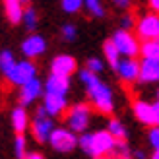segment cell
<instances>
[{
	"label": "cell",
	"mask_w": 159,
	"mask_h": 159,
	"mask_svg": "<svg viewBox=\"0 0 159 159\" xmlns=\"http://www.w3.org/2000/svg\"><path fill=\"white\" fill-rule=\"evenodd\" d=\"M78 70V62L72 54H58L51 60V74L58 78H70Z\"/></svg>",
	"instance_id": "obj_9"
},
{
	"label": "cell",
	"mask_w": 159,
	"mask_h": 159,
	"mask_svg": "<svg viewBox=\"0 0 159 159\" xmlns=\"http://www.w3.org/2000/svg\"><path fill=\"white\" fill-rule=\"evenodd\" d=\"M60 35H62V39L64 41H74V39L78 37V29H76V25L74 23H64V25L60 27Z\"/></svg>",
	"instance_id": "obj_28"
},
{
	"label": "cell",
	"mask_w": 159,
	"mask_h": 159,
	"mask_svg": "<svg viewBox=\"0 0 159 159\" xmlns=\"http://www.w3.org/2000/svg\"><path fill=\"white\" fill-rule=\"evenodd\" d=\"M132 111H134V116H136L142 124L155 126V113H153V105H152V103L138 99V101H134Z\"/></svg>",
	"instance_id": "obj_14"
},
{
	"label": "cell",
	"mask_w": 159,
	"mask_h": 159,
	"mask_svg": "<svg viewBox=\"0 0 159 159\" xmlns=\"http://www.w3.org/2000/svg\"><path fill=\"white\" fill-rule=\"evenodd\" d=\"M80 80H82V84L85 85L87 89V97L91 99V103L95 105V109L99 111V113H113L115 109V101H113V89L105 84L101 82L97 74L89 72L87 68L80 70Z\"/></svg>",
	"instance_id": "obj_1"
},
{
	"label": "cell",
	"mask_w": 159,
	"mask_h": 159,
	"mask_svg": "<svg viewBox=\"0 0 159 159\" xmlns=\"http://www.w3.org/2000/svg\"><path fill=\"white\" fill-rule=\"evenodd\" d=\"M23 2L21 0H4V12H6V18L10 23H20L23 20Z\"/></svg>",
	"instance_id": "obj_18"
},
{
	"label": "cell",
	"mask_w": 159,
	"mask_h": 159,
	"mask_svg": "<svg viewBox=\"0 0 159 159\" xmlns=\"http://www.w3.org/2000/svg\"><path fill=\"white\" fill-rule=\"evenodd\" d=\"M25 159H45L39 152H27V155H25Z\"/></svg>",
	"instance_id": "obj_35"
},
{
	"label": "cell",
	"mask_w": 159,
	"mask_h": 159,
	"mask_svg": "<svg viewBox=\"0 0 159 159\" xmlns=\"http://www.w3.org/2000/svg\"><path fill=\"white\" fill-rule=\"evenodd\" d=\"M84 2L85 0H60V6L66 14H76L84 8Z\"/></svg>",
	"instance_id": "obj_27"
},
{
	"label": "cell",
	"mask_w": 159,
	"mask_h": 159,
	"mask_svg": "<svg viewBox=\"0 0 159 159\" xmlns=\"http://www.w3.org/2000/svg\"><path fill=\"white\" fill-rule=\"evenodd\" d=\"M134 16H130V14H126L124 18H122V29H126V31H130V27L134 25Z\"/></svg>",
	"instance_id": "obj_31"
},
{
	"label": "cell",
	"mask_w": 159,
	"mask_h": 159,
	"mask_svg": "<svg viewBox=\"0 0 159 159\" xmlns=\"http://www.w3.org/2000/svg\"><path fill=\"white\" fill-rule=\"evenodd\" d=\"M49 144L54 152H60V153H70L78 148V136L76 132H72L70 128H64V126H58L54 128L51 138H49Z\"/></svg>",
	"instance_id": "obj_3"
},
{
	"label": "cell",
	"mask_w": 159,
	"mask_h": 159,
	"mask_svg": "<svg viewBox=\"0 0 159 159\" xmlns=\"http://www.w3.org/2000/svg\"><path fill=\"white\" fill-rule=\"evenodd\" d=\"M91 138H93V157H105L116 149V140L107 130L91 132Z\"/></svg>",
	"instance_id": "obj_8"
},
{
	"label": "cell",
	"mask_w": 159,
	"mask_h": 159,
	"mask_svg": "<svg viewBox=\"0 0 159 159\" xmlns=\"http://www.w3.org/2000/svg\"><path fill=\"white\" fill-rule=\"evenodd\" d=\"M70 89V80L68 78H58V76H49L45 82V93H51V95H62L66 97V93Z\"/></svg>",
	"instance_id": "obj_15"
},
{
	"label": "cell",
	"mask_w": 159,
	"mask_h": 159,
	"mask_svg": "<svg viewBox=\"0 0 159 159\" xmlns=\"http://www.w3.org/2000/svg\"><path fill=\"white\" fill-rule=\"evenodd\" d=\"M111 41L115 43V47L118 49V52H120V57H124V58H134L140 52L138 37L134 33H130V31H126V29L115 31V35L111 37Z\"/></svg>",
	"instance_id": "obj_4"
},
{
	"label": "cell",
	"mask_w": 159,
	"mask_h": 159,
	"mask_svg": "<svg viewBox=\"0 0 159 159\" xmlns=\"http://www.w3.org/2000/svg\"><path fill=\"white\" fill-rule=\"evenodd\" d=\"M45 91V84H41V80H31V82L27 84H23L20 87V95H18V99H20V105L21 107H27L31 105V103H35L37 97Z\"/></svg>",
	"instance_id": "obj_11"
},
{
	"label": "cell",
	"mask_w": 159,
	"mask_h": 159,
	"mask_svg": "<svg viewBox=\"0 0 159 159\" xmlns=\"http://www.w3.org/2000/svg\"><path fill=\"white\" fill-rule=\"evenodd\" d=\"M93 159H109V157H93Z\"/></svg>",
	"instance_id": "obj_39"
},
{
	"label": "cell",
	"mask_w": 159,
	"mask_h": 159,
	"mask_svg": "<svg viewBox=\"0 0 159 159\" xmlns=\"http://www.w3.org/2000/svg\"><path fill=\"white\" fill-rule=\"evenodd\" d=\"M78 148L82 149L84 153L93 157V138H91V132H84L82 136L78 138Z\"/></svg>",
	"instance_id": "obj_26"
},
{
	"label": "cell",
	"mask_w": 159,
	"mask_h": 159,
	"mask_svg": "<svg viewBox=\"0 0 159 159\" xmlns=\"http://www.w3.org/2000/svg\"><path fill=\"white\" fill-rule=\"evenodd\" d=\"M12 126H14V130H16L18 136H21V134L27 130V126H29V115H27L25 107H21V105L14 107V111H12Z\"/></svg>",
	"instance_id": "obj_17"
},
{
	"label": "cell",
	"mask_w": 159,
	"mask_h": 159,
	"mask_svg": "<svg viewBox=\"0 0 159 159\" xmlns=\"http://www.w3.org/2000/svg\"><path fill=\"white\" fill-rule=\"evenodd\" d=\"M136 33L142 41H155L159 39V16L149 12L136 21Z\"/></svg>",
	"instance_id": "obj_7"
},
{
	"label": "cell",
	"mask_w": 159,
	"mask_h": 159,
	"mask_svg": "<svg viewBox=\"0 0 159 159\" xmlns=\"http://www.w3.org/2000/svg\"><path fill=\"white\" fill-rule=\"evenodd\" d=\"M134 157L136 159H146V153L142 152V149H136V152H134Z\"/></svg>",
	"instance_id": "obj_36"
},
{
	"label": "cell",
	"mask_w": 159,
	"mask_h": 159,
	"mask_svg": "<svg viewBox=\"0 0 159 159\" xmlns=\"http://www.w3.org/2000/svg\"><path fill=\"white\" fill-rule=\"evenodd\" d=\"M14 155H16V159H25V155H27V140H25V136H16V140H14Z\"/></svg>",
	"instance_id": "obj_25"
},
{
	"label": "cell",
	"mask_w": 159,
	"mask_h": 159,
	"mask_svg": "<svg viewBox=\"0 0 159 159\" xmlns=\"http://www.w3.org/2000/svg\"><path fill=\"white\" fill-rule=\"evenodd\" d=\"M148 142L153 148V152H159V126H152L148 132Z\"/></svg>",
	"instance_id": "obj_30"
},
{
	"label": "cell",
	"mask_w": 159,
	"mask_h": 159,
	"mask_svg": "<svg viewBox=\"0 0 159 159\" xmlns=\"http://www.w3.org/2000/svg\"><path fill=\"white\" fill-rule=\"evenodd\" d=\"M43 107L47 111V115L52 118V116H60L62 113H64V111L68 109V103H66V97H62V95L45 93L43 95Z\"/></svg>",
	"instance_id": "obj_13"
},
{
	"label": "cell",
	"mask_w": 159,
	"mask_h": 159,
	"mask_svg": "<svg viewBox=\"0 0 159 159\" xmlns=\"http://www.w3.org/2000/svg\"><path fill=\"white\" fill-rule=\"evenodd\" d=\"M85 68L89 70V72H93V74H101L103 70H105V64H103V60L101 58H95V57H91V58H87V64H85Z\"/></svg>",
	"instance_id": "obj_29"
},
{
	"label": "cell",
	"mask_w": 159,
	"mask_h": 159,
	"mask_svg": "<svg viewBox=\"0 0 159 159\" xmlns=\"http://www.w3.org/2000/svg\"><path fill=\"white\" fill-rule=\"evenodd\" d=\"M140 54L144 60L159 62V39H155V41H144L140 45Z\"/></svg>",
	"instance_id": "obj_20"
},
{
	"label": "cell",
	"mask_w": 159,
	"mask_h": 159,
	"mask_svg": "<svg viewBox=\"0 0 159 159\" xmlns=\"http://www.w3.org/2000/svg\"><path fill=\"white\" fill-rule=\"evenodd\" d=\"M130 2H132V0H113V4L116 8H120V10H126V8L130 6Z\"/></svg>",
	"instance_id": "obj_32"
},
{
	"label": "cell",
	"mask_w": 159,
	"mask_h": 159,
	"mask_svg": "<svg viewBox=\"0 0 159 159\" xmlns=\"http://www.w3.org/2000/svg\"><path fill=\"white\" fill-rule=\"evenodd\" d=\"M149 159H159V152H153V155L149 157Z\"/></svg>",
	"instance_id": "obj_37"
},
{
	"label": "cell",
	"mask_w": 159,
	"mask_h": 159,
	"mask_svg": "<svg viewBox=\"0 0 159 159\" xmlns=\"http://www.w3.org/2000/svg\"><path fill=\"white\" fill-rule=\"evenodd\" d=\"M45 51H47V39L43 35L31 33L21 41V52L27 60H33L37 57H41Z\"/></svg>",
	"instance_id": "obj_10"
},
{
	"label": "cell",
	"mask_w": 159,
	"mask_h": 159,
	"mask_svg": "<svg viewBox=\"0 0 159 159\" xmlns=\"http://www.w3.org/2000/svg\"><path fill=\"white\" fill-rule=\"evenodd\" d=\"M140 82L144 84L159 82V62H152V60L140 62Z\"/></svg>",
	"instance_id": "obj_16"
},
{
	"label": "cell",
	"mask_w": 159,
	"mask_h": 159,
	"mask_svg": "<svg viewBox=\"0 0 159 159\" xmlns=\"http://www.w3.org/2000/svg\"><path fill=\"white\" fill-rule=\"evenodd\" d=\"M84 8L89 12V16H93V18H103V16H105V6H103L101 0H85Z\"/></svg>",
	"instance_id": "obj_24"
},
{
	"label": "cell",
	"mask_w": 159,
	"mask_h": 159,
	"mask_svg": "<svg viewBox=\"0 0 159 159\" xmlns=\"http://www.w3.org/2000/svg\"><path fill=\"white\" fill-rule=\"evenodd\" d=\"M91 120V107L87 103H76L70 107L68 115H66V122L68 128L72 132H85Z\"/></svg>",
	"instance_id": "obj_2"
},
{
	"label": "cell",
	"mask_w": 159,
	"mask_h": 159,
	"mask_svg": "<svg viewBox=\"0 0 159 159\" xmlns=\"http://www.w3.org/2000/svg\"><path fill=\"white\" fill-rule=\"evenodd\" d=\"M23 23H25V27L29 29V31H35V27H37V23H39V16H37V10L33 6H29V8H25L23 10V20H21Z\"/></svg>",
	"instance_id": "obj_23"
},
{
	"label": "cell",
	"mask_w": 159,
	"mask_h": 159,
	"mask_svg": "<svg viewBox=\"0 0 159 159\" xmlns=\"http://www.w3.org/2000/svg\"><path fill=\"white\" fill-rule=\"evenodd\" d=\"M116 74L126 84L136 82V80H140V62L134 58H122L116 68Z\"/></svg>",
	"instance_id": "obj_12"
},
{
	"label": "cell",
	"mask_w": 159,
	"mask_h": 159,
	"mask_svg": "<svg viewBox=\"0 0 159 159\" xmlns=\"http://www.w3.org/2000/svg\"><path fill=\"white\" fill-rule=\"evenodd\" d=\"M107 132L113 136L116 142H124L126 140V128H124V124L120 122V120H116V118H111L109 120V124H107Z\"/></svg>",
	"instance_id": "obj_21"
},
{
	"label": "cell",
	"mask_w": 159,
	"mask_h": 159,
	"mask_svg": "<svg viewBox=\"0 0 159 159\" xmlns=\"http://www.w3.org/2000/svg\"><path fill=\"white\" fill-rule=\"evenodd\" d=\"M153 113H155V126H159V99L153 103Z\"/></svg>",
	"instance_id": "obj_34"
},
{
	"label": "cell",
	"mask_w": 159,
	"mask_h": 159,
	"mask_svg": "<svg viewBox=\"0 0 159 159\" xmlns=\"http://www.w3.org/2000/svg\"><path fill=\"white\" fill-rule=\"evenodd\" d=\"M103 54H105V60L109 62V66L116 70L118 64H120V60H122V57H120V52H118V49L115 47V43L111 41V39H107V41L103 43Z\"/></svg>",
	"instance_id": "obj_19"
},
{
	"label": "cell",
	"mask_w": 159,
	"mask_h": 159,
	"mask_svg": "<svg viewBox=\"0 0 159 159\" xmlns=\"http://www.w3.org/2000/svg\"><path fill=\"white\" fill-rule=\"evenodd\" d=\"M157 97H159V91H157Z\"/></svg>",
	"instance_id": "obj_40"
},
{
	"label": "cell",
	"mask_w": 159,
	"mask_h": 159,
	"mask_svg": "<svg viewBox=\"0 0 159 159\" xmlns=\"http://www.w3.org/2000/svg\"><path fill=\"white\" fill-rule=\"evenodd\" d=\"M116 159H130V155H118Z\"/></svg>",
	"instance_id": "obj_38"
},
{
	"label": "cell",
	"mask_w": 159,
	"mask_h": 159,
	"mask_svg": "<svg viewBox=\"0 0 159 159\" xmlns=\"http://www.w3.org/2000/svg\"><path fill=\"white\" fill-rule=\"evenodd\" d=\"M16 62H18V60L14 58V52L12 51H8V49L0 51V72H2L4 76L16 66Z\"/></svg>",
	"instance_id": "obj_22"
},
{
	"label": "cell",
	"mask_w": 159,
	"mask_h": 159,
	"mask_svg": "<svg viewBox=\"0 0 159 159\" xmlns=\"http://www.w3.org/2000/svg\"><path fill=\"white\" fill-rule=\"evenodd\" d=\"M149 8H152V12L159 16V0H149Z\"/></svg>",
	"instance_id": "obj_33"
},
{
	"label": "cell",
	"mask_w": 159,
	"mask_h": 159,
	"mask_svg": "<svg viewBox=\"0 0 159 159\" xmlns=\"http://www.w3.org/2000/svg\"><path fill=\"white\" fill-rule=\"evenodd\" d=\"M6 78H8L10 84L21 87L23 84H27V82L37 78V68L31 60H20V62H16V66L6 74Z\"/></svg>",
	"instance_id": "obj_6"
},
{
	"label": "cell",
	"mask_w": 159,
	"mask_h": 159,
	"mask_svg": "<svg viewBox=\"0 0 159 159\" xmlns=\"http://www.w3.org/2000/svg\"><path fill=\"white\" fill-rule=\"evenodd\" d=\"M52 130H54V122H52V118L47 115L45 107L41 105L35 113L33 122H31V132H33V136L39 144H45V142H49Z\"/></svg>",
	"instance_id": "obj_5"
},
{
	"label": "cell",
	"mask_w": 159,
	"mask_h": 159,
	"mask_svg": "<svg viewBox=\"0 0 159 159\" xmlns=\"http://www.w3.org/2000/svg\"><path fill=\"white\" fill-rule=\"evenodd\" d=\"M21 2H25V0H21Z\"/></svg>",
	"instance_id": "obj_41"
}]
</instances>
